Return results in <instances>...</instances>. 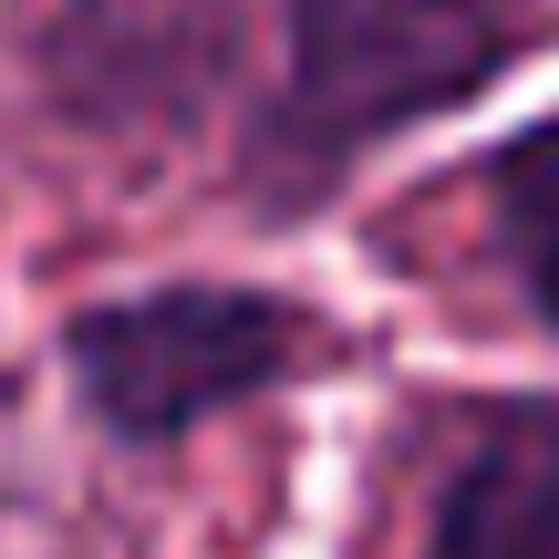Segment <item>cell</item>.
<instances>
[{
  "mask_svg": "<svg viewBox=\"0 0 559 559\" xmlns=\"http://www.w3.org/2000/svg\"><path fill=\"white\" fill-rule=\"evenodd\" d=\"M477 207H487V249H498L508 290L528 300L539 332H559V104L508 124L477 156Z\"/></svg>",
  "mask_w": 559,
  "mask_h": 559,
  "instance_id": "obj_4",
  "label": "cell"
},
{
  "mask_svg": "<svg viewBox=\"0 0 559 559\" xmlns=\"http://www.w3.org/2000/svg\"><path fill=\"white\" fill-rule=\"evenodd\" d=\"M528 52V0H280V83L249 115L239 187L311 218L362 156L477 104Z\"/></svg>",
  "mask_w": 559,
  "mask_h": 559,
  "instance_id": "obj_1",
  "label": "cell"
},
{
  "mask_svg": "<svg viewBox=\"0 0 559 559\" xmlns=\"http://www.w3.org/2000/svg\"><path fill=\"white\" fill-rule=\"evenodd\" d=\"M415 559H559V394H498L466 425Z\"/></svg>",
  "mask_w": 559,
  "mask_h": 559,
  "instance_id": "obj_3",
  "label": "cell"
},
{
  "mask_svg": "<svg viewBox=\"0 0 559 559\" xmlns=\"http://www.w3.org/2000/svg\"><path fill=\"white\" fill-rule=\"evenodd\" d=\"M342 362L353 332L270 280H156V290L83 300L62 321V373L115 445H187L198 425L300 394Z\"/></svg>",
  "mask_w": 559,
  "mask_h": 559,
  "instance_id": "obj_2",
  "label": "cell"
}]
</instances>
